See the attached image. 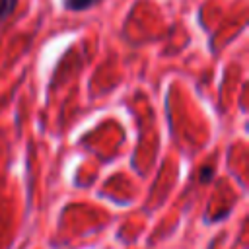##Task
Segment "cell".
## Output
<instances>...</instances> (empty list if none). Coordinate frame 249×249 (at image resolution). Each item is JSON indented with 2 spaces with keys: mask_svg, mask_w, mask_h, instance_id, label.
Wrapping results in <instances>:
<instances>
[{
  "mask_svg": "<svg viewBox=\"0 0 249 249\" xmlns=\"http://www.w3.org/2000/svg\"><path fill=\"white\" fill-rule=\"evenodd\" d=\"M99 2H103V0H62V6L70 12H84V10L97 6Z\"/></svg>",
  "mask_w": 249,
  "mask_h": 249,
  "instance_id": "1",
  "label": "cell"
},
{
  "mask_svg": "<svg viewBox=\"0 0 249 249\" xmlns=\"http://www.w3.org/2000/svg\"><path fill=\"white\" fill-rule=\"evenodd\" d=\"M16 4H18V0H0V23L14 14Z\"/></svg>",
  "mask_w": 249,
  "mask_h": 249,
  "instance_id": "2",
  "label": "cell"
},
{
  "mask_svg": "<svg viewBox=\"0 0 249 249\" xmlns=\"http://www.w3.org/2000/svg\"><path fill=\"white\" fill-rule=\"evenodd\" d=\"M210 177H212V167H204L200 171V179L202 181H210Z\"/></svg>",
  "mask_w": 249,
  "mask_h": 249,
  "instance_id": "3",
  "label": "cell"
}]
</instances>
